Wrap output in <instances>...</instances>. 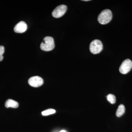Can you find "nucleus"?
Segmentation results:
<instances>
[{"mask_svg": "<svg viewBox=\"0 0 132 132\" xmlns=\"http://www.w3.org/2000/svg\"><path fill=\"white\" fill-rule=\"evenodd\" d=\"M67 10V7L66 5H60L54 10L52 12V15L55 18H60L65 13Z\"/></svg>", "mask_w": 132, "mask_h": 132, "instance_id": "5", "label": "nucleus"}, {"mask_svg": "<svg viewBox=\"0 0 132 132\" xmlns=\"http://www.w3.org/2000/svg\"><path fill=\"white\" fill-rule=\"evenodd\" d=\"M125 108L123 104H120L116 112V116L117 117H120L125 113Z\"/></svg>", "mask_w": 132, "mask_h": 132, "instance_id": "9", "label": "nucleus"}, {"mask_svg": "<svg viewBox=\"0 0 132 132\" xmlns=\"http://www.w3.org/2000/svg\"><path fill=\"white\" fill-rule=\"evenodd\" d=\"M60 132H67V131L65 130H62L60 131Z\"/></svg>", "mask_w": 132, "mask_h": 132, "instance_id": "14", "label": "nucleus"}, {"mask_svg": "<svg viewBox=\"0 0 132 132\" xmlns=\"http://www.w3.org/2000/svg\"><path fill=\"white\" fill-rule=\"evenodd\" d=\"M3 55H0V61H2L3 60Z\"/></svg>", "mask_w": 132, "mask_h": 132, "instance_id": "13", "label": "nucleus"}, {"mask_svg": "<svg viewBox=\"0 0 132 132\" xmlns=\"http://www.w3.org/2000/svg\"><path fill=\"white\" fill-rule=\"evenodd\" d=\"M103 44L100 40L95 39L93 40L90 43V52L93 54H99L103 49Z\"/></svg>", "mask_w": 132, "mask_h": 132, "instance_id": "3", "label": "nucleus"}, {"mask_svg": "<svg viewBox=\"0 0 132 132\" xmlns=\"http://www.w3.org/2000/svg\"><path fill=\"white\" fill-rule=\"evenodd\" d=\"M28 83L33 87H38L42 86L44 82L43 79L39 76L31 77L28 80Z\"/></svg>", "mask_w": 132, "mask_h": 132, "instance_id": "6", "label": "nucleus"}, {"mask_svg": "<svg viewBox=\"0 0 132 132\" xmlns=\"http://www.w3.org/2000/svg\"><path fill=\"white\" fill-rule=\"evenodd\" d=\"M108 101L111 104H114L116 101L115 96L112 94H109L107 96Z\"/></svg>", "mask_w": 132, "mask_h": 132, "instance_id": "11", "label": "nucleus"}, {"mask_svg": "<svg viewBox=\"0 0 132 132\" xmlns=\"http://www.w3.org/2000/svg\"><path fill=\"white\" fill-rule=\"evenodd\" d=\"M84 1H90V0H84Z\"/></svg>", "mask_w": 132, "mask_h": 132, "instance_id": "16", "label": "nucleus"}, {"mask_svg": "<svg viewBox=\"0 0 132 132\" xmlns=\"http://www.w3.org/2000/svg\"><path fill=\"white\" fill-rule=\"evenodd\" d=\"M40 47L43 51L46 52L52 51L55 47L53 38L50 36L45 37L41 44Z\"/></svg>", "mask_w": 132, "mask_h": 132, "instance_id": "2", "label": "nucleus"}, {"mask_svg": "<svg viewBox=\"0 0 132 132\" xmlns=\"http://www.w3.org/2000/svg\"><path fill=\"white\" fill-rule=\"evenodd\" d=\"M112 18V14L111 10L105 9L103 10L99 15L98 20L100 24L105 25L110 22Z\"/></svg>", "mask_w": 132, "mask_h": 132, "instance_id": "1", "label": "nucleus"}, {"mask_svg": "<svg viewBox=\"0 0 132 132\" xmlns=\"http://www.w3.org/2000/svg\"><path fill=\"white\" fill-rule=\"evenodd\" d=\"M5 106L7 108H18L19 106V104L17 102L12 100L9 99L6 101L5 103Z\"/></svg>", "mask_w": 132, "mask_h": 132, "instance_id": "8", "label": "nucleus"}, {"mask_svg": "<svg viewBox=\"0 0 132 132\" xmlns=\"http://www.w3.org/2000/svg\"><path fill=\"white\" fill-rule=\"evenodd\" d=\"M60 131H59V130H55V131H53L52 132H60Z\"/></svg>", "mask_w": 132, "mask_h": 132, "instance_id": "15", "label": "nucleus"}, {"mask_svg": "<svg viewBox=\"0 0 132 132\" xmlns=\"http://www.w3.org/2000/svg\"><path fill=\"white\" fill-rule=\"evenodd\" d=\"M27 28V26L25 22L20 21L15 25L14 27V31L17 33H22L26 32Z\"/></svg>", "mask_w": 132, "mask_h": 132, "instance_id": "7", "label": "nucleus"}, {"mask_svg": "<svg viewBox=\"0 0 132 132\" xmlns=\"http://www.w3.org/2000/svg\"><path fill=\"white\" fill-rule=\"evenodd\" d=\"M56 112V111L53 109H49L43 111L42 114L43 116H47L51 114H53Z\"/></svg>", "mask_w": 132, "mask_h": 132, "instance_id": "10", "label": "nucleus"}, {"mask_svg": "<svg viewBox=\"0 0 132 132\" xmlns=\"http://www.w3.org/2000/svg\"><path fill=\"white\" fill-rule=\"evenodd\" d=\"M132 68V62L129 59H126L123 61L120 67L121 73L126 74L129 72Z\"/></svg>", "mask_w": 132, "mask_h": 132, "instance_id": "4", "label": "nucleus"}, {"mask_svg": "<svg viewBox=\"0 0 132 132\" xmlns=\"http://www.w3.org/2000/svg\"><path fill=\"white\" fill-rule=\"evenodd\" d=\"M5 52V48L3 46H0V55H3Z\"/></svg>", "mask_w": 132, "mask_h": 132, "instance_id": "12", "label": "nucleus"}]
</instances>
